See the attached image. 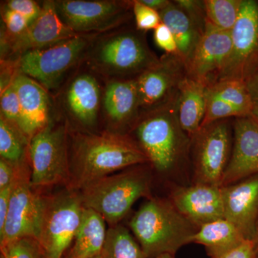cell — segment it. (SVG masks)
Masks as SVG:
<instances>
[{"mask_svg": "<svg viewBox=\"0 0 258 258\" xmlns=\"http://www.w3.org/2000/svg\"><path fill=\"white\" fill-rule=\"evenodd\" d=\"M69 157L71 179L67 189L76 191L116 171L149 164L138 143L118 132H76L73 134Z\"/></svg>", "mask_w": 258, "mask_h": 258, "instance_id": "6da1fadb", "label": "cell"}, {"mask_svg": "<svg viewBox=\"0 0 258 258\" xmlns=\"http://www.w3.org/2000/svg\"><path fill=\"white\" fill-rule=\"evenodd\" d=\"M176 97L164 106L140 115L134 125L137 143L159 174H177L189 161L191 139L180 125Z\"/></svg>", "mask_w": 258, "mask_h": 258, "instance_id": "7a4b0ae2", "label": "cell"}, {"mask_svg": "<svg viewBox=\"0 0 258 258\" xmlns=\"http://www.w3.org/2000/svg\"><path fill=\"white\" fill-rule=\"evenodd\" d=\"M129 227L147 258L176 255L191 243L198 227L183 216L169 199H148L134 213Z\"/></svg>", "mask_w": 258, "mask_h": 258, "instance_id": "3957f363", "label": "cell"}, {"mask_svg": "<svg viewBox=\"0 0 258 258\" xmlns=\"http://www.w3.org/2000/svg\"><path fill=\"white\" fill-rule=\"evenodd\" d=\"M149 168L132 166L88 185L79 191L83 207L98 212L111 227L118 225L137 200L152 198Z\"/></svg>", "mask_w": 258, "mask_h": 258, "instance_id": "277c9868", "label": "cell"}, {"mask_svg": "<svg viewBox=\"0 0 258 258\" xmlns=\"http://www.w3.org/2000/svg\"><path fill=\"white\" fill-rule=\"evenodd\" d=\"M86 58L91 69L113 79H135L159 60L144 32L137 28L123 29L94 40Z\"/></svg>", "mask_w": 258, "mask_h": 258, "instance_id": "5b68a950", "label": "cell"}, {"mask_svg": "<svg viewBox=\"0 0 258 258\" xmlns=\"http://www.w3.org/2000/svg\"><path fill=\"white\" fill-rule=\"evenodd\" d=\"M95 35H78L52 46L29 51L13 60L17 73L35 80L47 90L57 88L66 73L86 58Z\"/></svg>", "mask_w": 258, "mask_h": 258, "instance_id": "8992f818", "label": "cell"}, {"mask_svg": "<svg viewBox=\"0 0 258 258\" xmlns=\"http://www.w3.org/2000/svg\"><path fill=\"white\" fill-rule=\"evenodd\" d=\"M67 132L63 125L50 123L30 139V184L35 189L69 185L71 173Z\"/></svg>", "mask_w": 258, "mask_h": 258, "instance_id": "52a82bcc", "label": "cell"}, {"mask_svg": "<svg viewBox=\"0 0 258 258\" xmlns=\"http://www.w3.org/2000/svg\"><path fill=\"white\" fill-rule=\"evenodd\" d=\"M233 129L230 119L203 127L191 139L194 184L222 186L232 153Z\"/></svg>", "mask_w": 258, "mask_h": 258, "instance_id": "ba28073f", "label": "cell"}, {"mask_svg": "<svg viewBox=\"0 0 258 258\" xmlns=\"http://www.w3.org/2000/svg\"><path fill=\"white\" fill-rule=\"evenodd\" d=\"M83 205L79 191L66 189L46 196L38 239L45 258H62L74 240Z\"/></svg>", "mask_w": 258, "mask_h": 258, "instance_id": "9c48e42d", "label": "cell"}, {"mask_svg": "<svg viewBox=\"0 0 258 258\" xmlns=\"http://www.w3.org/2000/svg\"><path fill=\"white\" fill-rule=\"evenodd\" d=\"M30 184L28 162L19 166L6 221L0 232V246L24 237L38 239L45 198Z\"/></svg>", "mask_w": 258, "mask_h": 258, "instance_id": "30bf717a", "label": "cell"}, {"mask_svg": "<svg viewBox=\"0 0 258 258\" xmlns=\"http://www.w3.org/2000/svg\"><path fill=\"white\" fill-rule=\"evenodd\" d=\"M56 10L61 20L79 35H94L114 30L132 18V1L58 0Z\"/></svg>", "mask_w": 258, "mask_h": 258, "instance_id": "8fae6325", "label": "cell"}, {"mask_svg": "<svg viewBox=\"0 0 258 258\" xmlns=\"http://www.w3.org/2000/svg\"><path fill=\"white\" fill-rule=\"evenodd\" d=\"M232 50L215 82H245L258 71V1L242 0L240 14L231 30Z\"/></svg>", "mask_w": 258, "mask_h": 258, "instance_id": "7c38bea8", "label": "cell"}, {"mask_svg": "<svg viewBox=\"0 0 258 258\" xmlns=\"http://www.w3.org/2000/svg\"><path fill=\"white\" fill-rule=\"evenodd\" d=\"M186 76L184 61L178 55L169 54L137 76L140 115L169 103L177 94L179 83Z\"/></svg>", "mask_w": 258, "mask_h": 258, "instance_id": "4fadbf2b", "label": "cell"}, {"mask_svg": "<svg viewBox=\"0 0 258 258\" xmlns=\"http://www.w3.org/2000/svg\"><path fill=\"white\" fill-rule=\"evenodd\" d=\"M78 35L61 20L55 1H45L40 15L25 32L13 38L2 39V51L7 57H19L29 51L52 46Z\"/></svg>", "mask_w": 258, "mask_h": 258, "instance_id": "5bb4252c", "label": "cell"}, {"mask_svg": "<svg viewBox=\"0 0 258 258\" xmlns=\"http://www.w3.org/2000/svg\"><path fill=\"white\" fill-rule=\"evenodd\" d=\"M232 50L231 31L214 26L207 20L205 30L185 62L187 77L200 81L207 87L215 83Z\"/></svg>", "mask_w": 258, "mask_h": 258, "instance_id": "9a60e30c", "label": "cell"}, {"mask_svg": "<svg viewBox=\"0 0 258 258\" xmlns=\"http://www.w3.org/2000/svg\"><path fill=\"white\" fill-rule=\"evenodd\" d=\"M233 142L222 186L258 175V120L252 115L234 118Z\"/></svg>", "mask_w": 258, "mask_h": 258, "instance_id": "2e32d148", "label": "cell"}, {"mask_svg": "<svg viewBox=\"0 0 258 258\" xmlns=\"http://www.w3.org/2000/svg\"><path fill=\"white\" fill-rule=\"evenodd\" d=\"M169 199L176 210L198 228L225 218L222 186L194 183L175 186Z\"/></svg>", "mask_w": 258, "mask_h": 258, "instance_id": "e0dca14e", "label": "cell"}, {"mask_svg": "<svg viewBox=\"0 0 258 258\" xmlns=\"http://www.w3.org/2000/svg\"><path fill=\"white\" fill-rule=\"evenodd\" d=\"M222 187L225 218L252 241L258 220V175Z\"/></svg>", "mask_w": 258, "mask_h": 258, "instance_id": "ac0fdd59", "label": "cell"}, {"mask_svg": "<svg viewBox=\"0 0 258 258\" xmlns=\"http://www.w3.org/2000/svg\"><path fill=\"white\" fill-rule=\"evenodd\" d=\"M12 83L20 101L18 128L30 142L50 123V98L45 88L25 75L17 74Z\"/></svg>", "mask_w": 258, "mask_h": 258, "instance_id": "d6986e66", "label": "cell"}, {"mask_svg": "<svg viewBox=\"0 0 258 258\" xmlns=\"http://www.w3.org/2000/svg\"><path fill=\"white\" fill-rule=\"evenodd\" d=\"M101 88L96 78L89 74L75 77L64 96L68 111L83 126L91 127L98 120L101 101Z\"/></svg>", "mask_w": 258, "mask_h": 258, "instance_id": "ffe728a7", "label": "cell"}, {"mask_svg": "<svg viewBox=\"0 0 258 258\" xmlns=\"http://www.w3.org/2000/svg\"><path fill=\"white\" fill-rule=\"evenodd\" d=\"M103 105L106 116L114 124L134 125L140 116L136 78L110 81L103 93Z\"/></svg>", "mask_w": 258, "mask_h": 258, "instance_id": "44dd1931", "label": "cell"}, {"mask_svg": "<svg viewBox=\"0 0 258 258\" xmlns=\"http://www.w3.org/2000/svg\"><path fill=\"white\" fill-rule=\"evenodd\" d=\"M206 100L207 86L203 83L186 76L179 83L176 97L178 119L191 139L201 128Z\"/></svg>", "mask_w": 258, "mask_h": 258, "instance_id": "7402d4cb", "label": "cell"}, {"mask_svg": "<svg viewBox=\"0 0 258 258\" xmlns=\"http://www.w3.org/2000/svg\"><path fill=\"white\" fill-rule=\"evenodd\" d=\"M107 232L104 218L92 209L83 207L81 223L69 258H93L101 255Z\"/></svg>", "mask_w": 258, "mask_h": 258, "instance_id": "603a6c76", "label": "cell"}, {"mask_svg": "<svg viewBox=\"0 0 258 258\" xmlns=\"http://www.w3.org/2000/svg\"><path fill=\"white\" fill-rule=\"evenodd\" d=\"M245 240H247L235 225L222 218L199 227L191 243L204 246L210 258L229 252Z\"/></svg>", "mask_w": 258, "mask_h": 258, "instance_id": "cb8c5ba5", "label": "cell"}, {"mask_svg": "<svg viewBox=\"0 0 258 258\" xmlns=\"http://www.w3.org/2000/svg\"><path fill=\"white\" fill-rule=\"evenodd\" d=\"M161 23L169 28L175 40L178 55L184 63L192 54L202 33L192 20L173 1L159 12Z\"/></svg>", "mask_w": 258, "mask_h": 258, "instance_id": "d4e9b609", "label": "cell"}, {"mask_svg": "<svg viewBox=\"0 0 258 258\" xmlns=\"http://www.w3.org/2000/svg\"><path fill=\"white\" fill-rule=\"evenodd\" d=\"M101 258H147L128 229L119 224L108 230Z\"/></svg>", "mask_w": 258, "mask_h": 258, "instance_id": "484cf974", "label": "cell"}, {"mask_svg": "<svg viewBox=\"0 0 258 258\" xmlns=\"http://www.w3.org/2000/svg\"><path fill=\"white\" fill-rule=\"evenodd\" d=\"M29 141L15 125L0 118V156L15 166L29 161Z\"/></svg>", "mask_w": 258, "mask_h": 258, "instance_id": "4316f807", "label": "cell"}, {"mask_svg": "<svg viewBox=\"0 0 258 258\" xmlns=\"http://www.w3.org/2000/svg\"><path fill=\"white\" fill-rule=\"evenodd\" d=\"M209 94L220 98L242 112L244 115H252L254 105L245 83L239 80H222L207 87Z\"/></svg>", "mask_w": 258, "mask_h": 258, "instance_id": "83f0119b", "label": "cell"}, {"mask_svg": "<svg viewBox=\"0 0 258 258\" xmlns=\"http://www.w3.org/2000/svg\"><path fill=\"white\" fill-rule=\"evenodd\" d=\"M207 20L214 26L231 31L240 14L242 0H204Z\"/></svg>", "mask_w": 258, "mask_h": 258, "instance_id": "f1b7e54d", "label": "cell"}, {"mask_svg": "<svg viewBox=\"0 0 258 258\" xmlns=\"http://www.w3.org/2000/svg\"><path fill=\"white\" fill-rule=\"evenodd\" d=\"M3 258H45L41 244L35 237H24L0 246Z\"/></svg>", "mask_w": 258, "mask_h": 258, "instance_id": "f546056e", "label": "cell"}, {"mask_svg": "<svg viewBox=\"0 0 258 258\" xmlns=\"http://www.w3.org/2000/svg\"><path fill=\"white\" fill-rule=\"evenodd\" d=\"M245 116L240 111L232 105L222 101L217 97L209 94L207 91L206 108L201 128L219 121V120L230 119L231 118H238ZM247 116V115H246Z\"/></svg>", "mask_w": 258, "mask_h": 258, "instance_id": "4dcf8cb0", "label": "cell"}, {"mask_svg": "<svg viewBox=\"0 0 258 258\" xmlns=\"http://www.w3.org/2000/svg\"><path fill=\"white\" fill-rule=\"evenodd\" d=\"M1 117L18 128L20 105L13 83L1 92ZM19 129V128H18Z\"/></svg>", "mask_w": 258, "mask_h": 258, "instance_id": "1f68e13d", "label": "cell"}, {"mask_svg": "<svg viewBox=\"0 0 258 258\" xmlns=\"http://www.w3.org/2000/svg\"><path fill=\"white\" fill-rule=\"evenodd\" d=\"M132 10L135 18L136 28L140 31L154 30L161 23L159 13L148 8L140 0L132 1Z\"/></svg>", "mask_w": 258, "mask_h": 258, "instance_id": "d6a6232c", "label": "cell"}, {"mask_svg": "<svg viewBox=\"0 0 258 258\" xmlns=\"http://www.w3.org/2000/svg\"><path fill=\"white\" fill-rule=\"evenodd\" d=\"M3 19L5 32L2 39L13 38L18 36L25 32L30 25L28 20L23 15L5 8L3 10Z\"/></svg>", "mask_w": 258, "mask_h": 258, "instance_id": "836d02e7", "label": "cell"}, {"mask_svg": "<svg viewBox=\"0 0 258 258\" xmlns=\"http://www.w3.org/2000/svg\"><path fill=\"white\" fill-rule=\"evenodd\" d=\"M173 2L187 15L203 34L207 23L206 12L204 1L175 0Z\"/></svg>", "mask_w": 258, "mask_h": 258, "instance_id": "e575fe53", "label": "cell"}, {"mask_svg": "<svg viewBox=\"0 0 258 258\" xmlns=\"http://www.w3.org/2000/svg\"><path fill=\"white\" fill-rule=\"evenodd\" d=\"M4 8L23 15L30 24L40 15L42 11V6L32 0H10L6 2Z\"/></svg>", "mask_w": 258, "mask_h": 258, "instance_id": "d590c367", "label": "cell"}, {"mask_svg": "<svg viewBox=\"0 0 258 258\" xmlns=\"http://www.w3.org/2000/svg\"><path fill=\"white\" fill-rule=\"evenodd\" d=\"M154 41L159 48L169 55H178V48L172 33L166 25L161 23L154 30Z\"/></svg>", "mask_w": 258, "mask_h": 258, "instance_id": "8d00e7d4", "label": "cell"}, {"mask_svg": "<svg viewBox=\"0 0 258 258\" xmlns=\"http://www.w3.org/2000/svg\"><path fill=\"white\" fill-rule=\"evenodd\" d=\"M254 244L252 241L245 240L238 247L217 257L210 258H254Z\"/></svg>", "mask_w": 258, "mask_h": 258, "instance_id": "74e56055", "label": "cell"}, {"mask_svg": "<svg viewBox=\"0 0 258 258\" xmlns=\"http://www.w3.org/2000/svg\"><path fill=\"white\" fill-rule=\"evenodd\" d=\"M18 166H20L13 165L4 159H0V189H4L13 182Z\"/></svg>", "mask_w": 258, "mask_h": 258, "instance_id": "f35d334b", "label": "cell"}, {"mask_svg": "<svg viewBox=\"0 0 258 258\" xmlns=\"http://www.w3.org/2000/svg\"><path fill=\"white\" fill-rule=\"evenodd\" d=\"M13 182L4 189H0V232L4 228L5 221H6L13 189Z\"/></svg>", "mask_w": 258, "mask_h": 258, "instance_id": "ab89813d", "label": "cell"}, {"mask_svg": "<svg viewBox=\"0 0 258 258\" xmlns=\"http://www.w3.org/2000/svg\"><path fill=\"white\" fill-rule=\"evenodd\" d=\"M244 83L254 107H258V71Z\"/></svg>", "mask_w": 258, "mask_h": 258, "instance_id": "60d3db41", "label": "cell"}, {"mask_svg": "<svg viewBox=\"0 0 258 258\" xmlns=\"http://www.w3.org/2000/svg\"><path fill=\"white\" fill-rule=\"evenodd\" d=\"M141 3L151 9L156 10L158 13L165 9L166 7L171 3L169 0H140Z\"/></svg>", "mask_w": 258, "mask_h": 258, "instance_id": "b9f144b4", "label": "cell"}, {"mask_svg": "<svg viewBox=\"0 0 258 258\" xmlns=\"http://www.w3.org/2000/svg\"><path fill=\"white\" fill-rule=\"evenodd\" d=\"M252 242H253L254 244V252H255L256 255V254H258V220L257 223H256L255 232H254V235L253 240H252Z\"/></svg>", "mask_w": 258, "mask_h": 258, "instance_id": "7bdbcfd3", "label": "cell"}, {"mask_svg": "<svg viewBox=\"0 0 258 258\" xmlns=\"http://www.w3.org/2000/svg\"><path fill=\"white\" fill-rule=\"evenodd\" d=\"M154 258H176L175 255L174 254H160V255H158L157 257Z\"/></svg>", "mask_w": 258, "mask_h": 258, "instance_id": "ee69618b", "label": "cell"}, {"mask_svg": "<svg viewBox=\"0 0 258 258\" xmlns=\"http://www.w3.org/2000/svg\"><path fill=\"white\" fill-rule=\"evenodd\" d=\"M252 115H253L256 119L258 120V107H254L253 110H252Z\"/></svg>", "mask_w": 258, "mask_h": 258, "instance_id": "f6af8a7d", "label": "cell"}, {"mask_svg": "<svg viewBox=\"0 0 258 258\" xmlns=\"http://www.w3.org/2000/svg\"><path fill=\"white\" fill-rule=\"evenodd\" d=\"M93 258H101V256H97V257H93Z\"/></svg>", "mask_w": 258, "mask_h": 258, "instance_id": "bcb514c9", "label": "cell"}, {"mask_svg": "<svg viewBox=\"0 0 258 258\" xmlns=\"http://www.w3.org/2000/svg\"><path fill=\"white\" fill-rule=\"evenodd\" d=\"M254 258H258V254L254 256Z\"/></svg>", "mask_w": 258, "mask_h": 258, "instance_id": "7dc6e473", "label": "cell"}, {"mask_svg": "<svg viewBox=\"0 0 258 258\" xmlns=\"http://www.w3.org/2000/svg\"><path fill=\"white\" fill-rule=\"evenodd\" d=\"M0 258H3V257H2V256H0Z\"/></svg>", "mask_w": 258, "mask_h": 258, "instance_id": "c3c4849f", "label": "cell"}]
</instances>
